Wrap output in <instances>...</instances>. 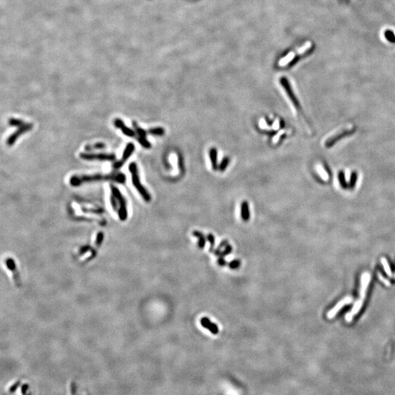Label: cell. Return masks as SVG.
Instances as JSON below:
<instances>
[{"label": "cell", "instance_id": "4", "mask_svg": "<svg viewBox=\"0 0 395 395\" xmlns=\"http://www.w3.org/2000/svg\"><path fill=\"white\" fill-rule=\"evenodd\" d=\"M79 157L81 159L84 160H100V161H114L116 160V155L114 154H106V153H100V154H93V153H86V152H83L79 154Z\"/></svg>", "mask_w": 395, "mask_h": 395}, {"label": "cell", "instance_id": "11", "mask_svg": "<svg viewBox=\"0 0 395 395\" xmlns=\"http://www.w3.org/2000/svg\"><path fill=\"white\" fill-rule=\"evenodd\" d=\"M280 84L283 85L284 89H285V92H286L287 93V95L288 96L290 100H291V102L293 103L294 106L298 109L300 108L299 103L298 102V100H296V98L294 94H293V92L292 89H291V86H290L288 81L285 78H282L280 79Z\"/></svg>", "mask_w": 395, "mask_h": 395}, {"label": "cell", "instance_id": "27", "mask_svg": "<svg viewBox=\"0 0 395 395\" xmlns=\"http://www.w3.org/2000/svg\"><path fill=\"white\" fill-rule=\"evenodd\" d=\"M232 250H233V248H232V246L230 245V244H228V245H227L225 246V250H224L223 251H222V253L220 255L219 257L224 258L225 256L229 255V254H231V253L232 252Z\"/></svg>", "mask_w": 395, "mask_h": 395}, {"label": "cell", "instance_id": "9", "mask_svg": "<svg viewBox=\"0 0 395 395\" xmlns=\"http://www.w3.org/2000/svg\"><path fill=\"white\" fill-rule=\"evenodd\" d=\"M310 45H311L310 43H307L306 44L304 45V46L301 47V48L298 49V50L293 51V52H290L286 57H285L284 58L282 59L281 60L279 61V66H285V65H287V64H288L289 62H291V61L293 60V58H294L296 55L302 54V53L305 52V51L308 50Z\"/></svg>", "mask_w": 395, "mask_h": 395}, {"label": "cell", "instance_id": "2", "mask_svg": "<svg viewBox=\"0 0 395 395\" xmlns=\"http://www.w3.org/2000/svg\"><path fill=\"white\" fill-rule=\"evenodd\" d=\"M111 190L112 193L111 196V204L113 209L118 214L120 220L124 221L128 217V209L124 198L120 190L114 185H111Z\"/></svg>", "mask_w": 395, "mask_h": 395}, {"label": "cell", "instance_id": "33", "mask_svg": "<svg viewBox=\"0 0 395 395\" xmlns=\"http://www.w3.org/2000/svg\"><path fill=\"white\" fill-rule=\"evenodd\" d=\"M394 278H395V273H394Z\"/></svg>", "mask_w": 395, "mask_h": 395}, {"label": "cell", "instance_id": "7", "mask_svg": "<svg viewBox=\"0 0 395 395\" xmlns=\"http://www.w3.org/2000/svg\"><path fill=\"white\" fill-rule=\"evenodd\" d=\"M132 126H133L134 130L136 131L137 133V139H138V143L141 145L143 147L146 149H150L151 144L147 140H146V134H147L148 131L145 130L143 128H140V127L137 124V123L135 122H133V123H132Z\"/></svg>", "mask_w": 395, "mask_h": 395}, {"label": "cell", "instance_id": "10", "mask_svg": "<svg viewBox=\"0 0 395 395\" xmlns=\"http://www.w3.org/2000/svg\"><path fill=\"white\" fill-rule=\"evenodd\" d=\"M351 302H353L352 297L351 296L345 297L344 299H342V300L339 301V302H337V305H335V307H333V308L331 309L328 313H327V317H328L329 319L334 318V317L336 316L337 313H338V312L343 307L347 305H349V304H351Z\"/></svg>", "mask_w": 395, "mask_h": 395}, {"label": "cell", "instance_id": "12", "mask_svg": "<svg viewBox=\"0 0 395 395\" xmlns=\"http://www.w3.org/2000/svg\"><path fill=\"white\" fill-rule=\"evenodd\" d=\"M371 279V276L369 273L364 272L362 274L361 277V284H360V299L364 301L365 296H366V293L367 287L370 284Z\"/></svg>", "mask_w": 395, "mask_h": 395}, {"label": "cell", "instance_id": "25", "mask_svg": "<svg viewBox=\"0 0 395 395\" xmlns=\"http://www.w3.org/2000/svg\"><path fill=\"white\" fill-rule=\"evenodd\" d=\"M242 264V261H240L239 259H235L231 261L230 263H228V267L231 269H237L241 267Z\"/></svg>", "mask_w": 395, "mask_h": 395}, {"label": "cell", "instance_id": "8", "mask_svg": "<svg viewBox=\"0 0 395 395\" xmlns=\"http://www.w3.org/2000/svg\"><path fill=\"white\" fill-rule=\"evenodd\" d=\"M134 149H135V146L132 143H130V144L127 145L125 149H124V152H123L122 158H121V160H119V161H117L116 162H115V163L113 165V168H114V170H118L120 169V168H122L124 165V163H125V162L128 160V159L130 158L131 154H132Z\"/></svg>", "mask_w": 395, "mask_h": 395}, {"label": "cell", "instance_id": "17", "mask_svg": "<svg viewBox=\"0 0 395 395\" xmlns=\"http://www.w3.org/2000/svg\"><path fill=\"white\" fill-rule=\"evenodd\" d=\"M192 236L198 239V248H200V249H204V247H205L206 242V237L204 236V234L198 231H194L193 232H192Z\"/></svg>", "mask_w": 395, "mask_h": 395}, {"label": "cell", "instance_id": "6", "mask_svg": "<svg viewBox=\"0 0 395 395\" xmlns=\"http://www.w3.org/2000/svg\"><path fill=\"white\" fill-rule=\"evenodd\" d=\"M5 265L6 267H7V269H9V271H11V273L13 274V281H14V283L15 284L17 287H21V277H20V274L19 270L17 269V267L15 265V263L14 261V260L13 258H8L5 260Z\"/></svg>", "mask_w": 395, "mask_h": 395}, {"label": "cell", "instance_id": "13", "mask_svg": "<svg viewBox=\"0 0 395 395\" xmlns=\"http://www.w3.org/2000/svg\"><path fill=\"white\" fill-rule=\"evenodd\" d=\"M114 126L117 128H120L121 131H122V132L125 135V136L130 137V138H136V137H137V133L136 131L128 128V127L124 124V123L120 119H116V120H114Z\"/></svg>", "mask_w": 395, "mask_h": 395}, {"label": "cell", "instance_id": "26", "mask_svg": "<svg viewBox=\"0 0 395 395\" xmlns=\"http://www.w3.org/2000/svg\"><path fill=\"white\" fill-rule=\"evenodd\" d=\"M207 240L208 242H209L210 244V247H209V253H213L214 252V242H215V239H214V235L212 233H209L207 235Z\"/></svg>", "mask_w": 395, "mask_h": 395}, {"label": "cell", "instance_id": "14", "mask_svg": "<svg viewBox=\"0 0 395 395\" xmlns=\"http://www.w3.org/2000/svg\"><path fill=\"white\" fill-rule=\"evenodd\" d=\"M363 303H364V300H362V299H359V300H357L354 303V305H353V307L352 309H351V311L350 313H347L346 315H345V320L348 321V322H351L353 320L354 315L358 314L359 312L360 311L363 305Z\"/></svg>", "mask_w": 395, "mask_h": 395}, {"label": "cell", "instance_id": "30", "mask_svg": "<svg viewBox=\"0 0 395 395\" xmlns=\"http://www.w3.org/2000/svg\"><path fill=\"white\" fill-rule=\"evenodd\" d=\"M69 392H70V395H75V389L73 381H71L69 385Z\"/></svg>", "mask_w": 395, "mask_h": 395}, {"label": "cell", "instance_id": "1", "mask_svg": "<svg viewBox=\"0 0 395 395\" xmlns=\"http://www.w3.org/2000/svg\"><path fill=\"white\" fill-rule=\"evenodd\" d=\"M100 181H111L117 183L124 184L126 181V176L122 173H113L108 174H92V175L73 176L70 179V184L73 187H78L85 183Z\"/></svg>", "mask_w": 395, "mask_h": 395}, {"label": "cell", "instance_id": "29", "mask_svg": "<svg viewBox=\"0 0 395 395\" xmlns=\"http://www.w3.org/2000/svg\"><path fill=\"white\" fill-rule=\"evenodd\" d=\"M378 279H380V280L383 283H384L385 285H386V286H390V285H391L390 282L387 279L385 278L384 276L381 275L380 272H378Z\"/></svg>", "mask_w": 395, "mask_h": 395}, {"label": "cell", "instance_id": "19", "mask_svg": "<svg viewBox=\"0 0 395 395\" xmlns=\"http://www.w3.org/2000/svg\"><path fill=\"white\" fill-rule=\"evenodd\" d=\"M103 233H102V232H99V233H98V236H97L96 241H95V249L93 250L92 255V256H91L92 258L95 255V253H96V252L97 250H98V248L100 247L101 244H102L103 242Z\"/></svg>", "mask_w": 395, "mask_h": 395}, {"label": "cell", "instance_id": "15", "mask_svg": "<svg viewBox=\"0 0 395 395\" xmlns=\"http://www.w3.org/2000/svg\"><path fill=\"white\" fill-rule=\"evenodd\" d=\"M200 324L204 328L208 329L209 331H211L213 334H217L219 332V329H218L217 325L214 324L208 317H202L200 319Z\"/></svg>", "mask_w": 395, "mask_h": 395}, {"label": "cell", "instance_id": "20", "mask_svg": "<svg viewBox=\"0 0 395 395\" xmlns=\"http://www.w3.org/2000/svg\"><path fill=\"white\" fill-rule=\"evenodd\" d=\"M380 261H381V263H382L383 267H384L385 272L386 273V275H388L389 277H390V278H392V277H393L392 271V269H391V268L389 267V264L388 261H387L386 258H382L380 259Z\"/></svg>", "mask_w": 395, "mask_h": 395}, {"label": "cell", "instance_id": "3", "mask_svg": "<svg viewBox=\"0 0 395 395\" xmlns=\"http://www.w3.org/2000/svg\"><path fill=\"white\" fill-rule=\"evenodd\" d=\"M129 170L132 174V182L135 187V188L138 190L141 195L142 196L143 199L146 202H149L151 200V195L149 193V192L145 189V187L141 183L139 179V176H138V167L136 162H131L129 166Z\"/></svg>", "mask_w": 395, "mask_h": 395}, {"label": "cell", "instance_id": "23", "mask_svg": "<svg viewBox=\"0 0 395 395\" xmlns=\"http://www.w3.org/2000/svg\"><path fill=\"white\" fill-rule=\"evenodd\" d=\"M9 124L11 126L13 127H18V128H20V127L24 125L25 123L23 121L21 120H18V119H15V118H11L8 121Z\"/></svg>", "mask_w": 395, "mask_h": 395}, {"label": "cell", "instance_id": "32", "mask_svg": "<svg viewBox=\"0 0 395 395\" xmlns=\"http://www.w3.org/2000/svg\"><path fill=\"white\" fill-rule=\"evenodd\" d=\"M228 244H229V242H228V240L224 239L221 242H220V244L219 245V247H218L217 248H218V249L221 250L222 248L224 247H225V246L227 245H228Z\"/></svg>", "mask_w": 395, "mask_h": 395}, {"label": "cell", "instance_id": "31", "mask_svg": "<svg viewBox=\"0 0 395 395\" xmlns=\"http://www.w3.org/2000/svg\"><path fill=\"white\" fill-rule=\"evenodd\" d=\"M217 263H218V265L220 266V267H225V266L228 264V263L226 262L225 260L224 259V258H221V257H219V258H218L217 260Z\"/></svg>", "mask_w": 395, "mask_h": 395}, {"label": "cell", "instance_id": "21", "mask_svg": "<svg viewBox=\"0 0 395 395\" xmlns=\"http://www.w3.org/2000/svg\"><path fill=\"white\" fill-rule=\"evenodd\" d=\"M106 148V145L103 143H97V144L92 145H87L85 146V150L86 151H92L94 149H102Z\"/></svg>", "mask_w": 395, "mask_h": 395}, {"label": "cell", "instance_id": "22", "mask_svg": "<svg viewBox=\"0 0 395 395\" xmlns=\"http://www.w3.org/2000/svg\"><path fill=\"white\" fill-rule=\"evenodd\" d=\"M317 171L319 175L321 176V177L322 178V179L324 180V181H327L329 179V174L326 171L325 168L323 167V166H321V165H318L317 166Z\"/></svg>", "mask_w": 395, "mask_h": 395}, {"label": "cell", "instance_id": "5", "mask_svg": "<svg viewBox=\"0 0 395 395\" xmlns=\"http://www.w3.org/2000/svg\"><path fill=\"white\" fill-rule=\"evenodd\" d=\"M33 128V124H31V123H25L24 125L20 127V128L18 129V130L15 131V132H13V134H11V136L8 137L7 140V144L8 146H13V144H15V142L16 141L18 138H19L21 135H23L25 132H29Z\"/></svg>", "mask_w": 395, "mask_h": 395}, {"label": "cell", "instance_id": "24", "mask_svg": "<svg viewBox=\"0 0 395 395\" xmlns=\"http://www.w3.org/2000/svg\"><path fill=\"white\" fill-rule=\"evenodd\" d=\"M149 133L152 134V135H154V136H163V134L165 133V130L163 128H150L149 130H148Z\"/></svg>", "mask_w": 395, "mask_h": 395}, {"label": "cell", "instance_id": "28", "mask_svg": "<svg viewBox=\"0 0 395 395\" xmlns=\"http://www.w3.org/2000/svg\"><path fill=\"white\" fill-rule=\"evenodd\" d=\"M229 162H230L229 158H224L223 160H222L221 163H220V166H219L220 170H221V171H223V170H225V168H227V166H228V163H229Z\"/></svg>", "mask_w": 395, "mask_h": 395}, {"label": "cell", "instance_id": "18", "mask_svg": "<svg viewBox=\"0 0 395 395\" xmlns=\"http://www.w3.org/2000/svg\"><path fill=\"white\" fill-rule=\"evenodd\" d=\"M209 157L212 161V168L216 170L217 168V151L215 148H212L209 150Z\"/></svg>", "mask_w": 395, "mask_h": 395}, {"label": "cell", "instance_id": "16", "mask_svg": "<svg viewBox=\"0 0 395 395\" xmlns=\"http://www.w3.org/2000/svg\"><path fill=\"white\" fill-rule=\"evenodd\" d=\"M241 217L243 221L247 222L250 220V214L249 204L247 201H243L241 205Z\"/></svg>", "mask_w": 395, "mask_h": 395}]
</instances>
